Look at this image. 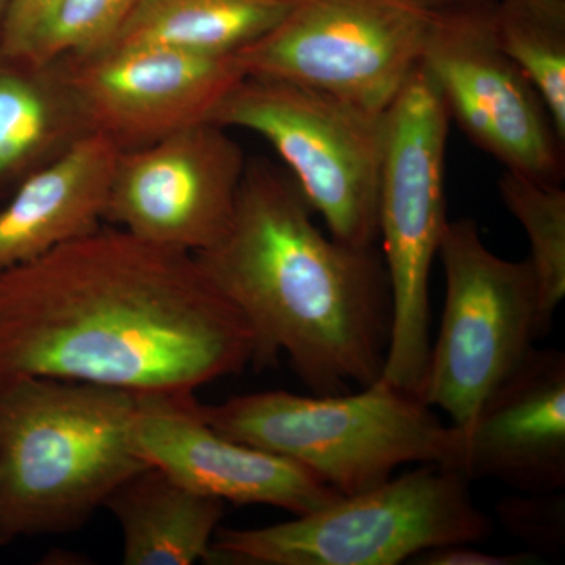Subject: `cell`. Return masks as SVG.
<instances>
[{
	"instance_id": "cell-21",
	"label": "cell",
	"mask_w": 565,
	"mask_h": 565,
	"mask_svg": "<svg viewBox=\"0 0 565 565\" xmlns=\"http://www.w3.org/2000/svg\"><path fill=\"white\" fill-rule=\"evenodd\" d=\"M140 0H61L21 65L51 68L109 46Z\"/></svg>"
},
{
	"instance_id": "cell-5",
	"label": "cell",
	"mask_w": 565,
	"mask_h": 565,
	"mask_svg": "<svg viewBox=\"0 0 565 565\" xmlns=\"http://www.w3.org/2000/svg\"><path fill=\"white\" fill-rule=\"evenodd\" d=\"M492 531L463 475L422 463L289 522L250 530L218 526L206 563L399 565L435 546L478 544Z\"/></svg>"
},
{
	"instance_id": "cell-18",
	"label": "cell",
	"mask_w": 565,
	"mask_h": 565,
	"mask_svg": "<svg viewBox=\"0 0 565 565\" xmlns=\"http://www.w3.org/2000/svg\"><path fill=\"white\" fill-rule=\"evenodd\" d=\"M90 131L55 66L0 71V178L54 159Z\"/></svg>"
},
{
	"instance_id": "cell-26",
	"label": "cell",
	"mask_w": 565,
	"mask_h": 565,
	"mask_svg": "<svg viewBox=\"0 0 565 565\" xmlns=\"http://www.w3.org/2000/svg\"><path fill=\"white\" fill-rule=\"evenodd\" d=\"M10 0H0V22L3 20L7 9H9Z\"/></svg>"
},
{
	"instance_id": "cell-7",
	"label": "cell",
	"mask_w": 565,
	"mask_h": 565,
	"mask_svg": "<svg viewBox=\"0 0 565 565\" xmlns=\"http://www.w3.org/2000/svg\"><path fill=\"white\" fill-rule=\"evenodd\" d=\"M210 121L264 137L330 236L375 247L386 111L375 114L310 85L245 76Z\"/></svg>"
},
{
	"instance_id": "cell-17",
	"label": "cell",
	"mask_w": 565,
	"mask_h": 565,
	"mask_svg": "<svg viewBox=\"0 0 565 565\" xmlns=\"http://www.w3.org/2000/svg\"><path fill=\"white\" fill-rule=\"evenodd\" d=\"M292 3L294 0H140L107 47L147 44L203 55H236L274 29Z\"/></svg>"
},
{
	"instance_id": "cell-3",
	"label": "cell",
	"mask_w": 565,
	"mask_h": 565,
	"mask_svg": "<svg viewBox=\"0 0 565 565\" xmlns=\"http://www.w3.org/2000/svg\"><path fill=\"white\" fill-rule=\"evenodd\" d=\"M141 396L50 377L0 381V545L70 533L148 463Z\"/></svg>"
},
{
	"instance_id": "cell-8",
	"label": "cell",
	"mask_w": 565,
	"mask_h": 565,
	"mask_svg": "<svg viewBox=\"0 0 565 565\" xmlns=\"http://www.w3.org/2000/svg\"><path fill=\"white\" fill-rule=\"evenodd\" d=\"M438 256L445 307L419 397L465 430L545 337L537 281L527 259L508 262L489 250L473 218L446 223Z\"/></svg>"
},
{
	"instance_id": "cell-19",
	"label": "cell",
	"mask_w": 565,
	"mask_h": 565,
	"mask_svg": "<svg viewBox=\"0 0 565 565\" xmlns=\"http://www.w3.org/2000/svg\"><path fill=\"white\" fill-rule=\"evenodd\" d=\"M493 31L533 82L565 143V0H497Z\"/></svg>"
},
{
	"instance_id": "cell-24",
	"label": "cell",
	"mask_w": 565,
	"mask_h": 565,
	"mask_svg": "<svg viewBox=\"0 0 565 565\" xmlns=\"http://www.w3.org/2000/svg\"><path fill=\"white\" fill-rule=\"evenodd\" d=\"M473 544H449L424 550L412 557V565H527L537 563L535 553L493 555L473 548Z\"/></svg>"
},
{
	"instance_id": "cell-22",
	"label": "cell",
	"mask_w": 565,
	"mask_h": 565,
	"mask_svg": "<svg viewBox=\"0 0 565 565\" xmlns=\"http://www.w3.org/2000/svg\"><path fill=\"white\" fill-rule=\"evenodd\" d=\"M505 530L534 548L557 555L565 545V497L556 492H520L497 505Z\"/></svg>"
},
{
	"instance_id": "cell-11",
	"label": "cell",
	"mask_w": 565,
	"mask_h": 565,
	"mask_svg": "<svg viewBox=\"0 0 565 565\" xmlns=\"http://www.w3.org/2000/svg\"><path fill=\"white\" fill-rule=\"evenodd\" d=\"M247 158L226 128L193 122L121 150L104 221L147 243L200 253L228 232Z\"/></svg>"
},
{
	"instance_id": "cell-1",
	"label": "cell",
	"mask_w": 565,
	"mask_h": 565,
	"mask_svg": "<svg viewBox=\"0 0 565 565\" xmlns=\"http://www.w3.org/2000/svg\"><path fill=\"white\" fill-rule=\"evenodd\" d=\"M256 340L193 253L103 228L0 273V381L50 377L192 396Z\"/></svg>"
},
{
	"instance_id": "cell-25",
	"label": "cell",
	"mask_w": 565,
	"mask_h": 565,
	"mask_svg": "<svg viewBox=\"0 0 565 565\" xmlns=\"http://www.w3.org/2000/svg\"><path fill=\"white\" fill-rule=\"evenodd\" d=\"M424 9L430 11H445L456 9H467V7L486 6V3H493L497 0H415Z\"/></svg>"
},
{
	"instance_id": "cell-4",
	"label": "cell",
	"mask_w": 565,
	"mask_h": 565,
	"mask_svg": "<svg viewBox=\"0 0 565 565\" xmlns=\"http://www.w3.org/2000/svg\"><path fill=\"white\" fill-rule=\"evenodd\" d=\"M199 414L232 440L302 465L343 497L384 484L403 465L451 468L456 457V427L422 397L381 382L326 396L243 394L199 403Z\"/></svg>"
},
{
	"instance_id": "cell-23",
	"label": "cell",
	"mask_w": 565,
	"mask_h": 565,
	"mask_svg": "<svg viewBox=\"0 0 565 565\" xmlns=\"http://www.w3.org/2000/svg\"><path fill=\"white\" fill-rule=\"evenodd\" d=\"M61 0H10L0 22V55L22 63Z\"/></svg>"
},
{
	"instance_id": "cell-2",
	"label": "cell",
	"mask_w": 565,
	"mask_h": 565,
	"mask_svg": "<svg viewBox=\"0 0 565 565\" xmlns=\"http://www.w3.org/2000/svg\"><path fill=\"white\" fill-rule=\"evenodd\" d=\"M291 174L247 161L228 232L195 253L247 319L256 370L286 353L311 393L341 394L381 379L393 305L384 256L327 237Z\"/></svg>"
},
{
	"instance_id": "cell-6",
	"label": "cell",
	"mask_w": 565,
	"mask_h": 565,
	"mask_svg": "<svg viewBox=\"0 0 565 565\" xmlns=\"http://www.w3.org/2000/svg\"><path fill=\"white\" fill-rule=\"evenodd\" d=\"M449 114L422 65L386 110L379 237L392 289V333L381 384L419 397L430 352L429 278L446 223Z\"/></svg>"
},
{
	"instance_id": "cell-10",
	"label": "cell",
	"mask_w": 565,
	"mask_h": 565,
	"mask_svg": "<svg viewBox=\"0 0 565 565\" xmlns=\"http://www.w3.org/2000/svg\"><path fill=\"white\" fill-rule=\"evenodd\" d=\"M493 6L435 11L419 65L482 151L505 170L561 184L564 141L533 82L498 44Z\"/></svg>"
},
{
	"instance_id": "cell-12",
	"label": "cell",
	"mask_w": 565,
	"mask_h": 565,
	"mask_svg": "<svg viewBox=\"0 0 565 565\" xmlns=\"http://www.w3.org/2000/svg\"><path fill=\"white\" fill-rule=\"evenodd\" d=\"M54 66L88 129L106 134L121 150L210 120L245 77L236 55L147 44L107 47Z\"/></svg>"
},
{
	"instance_id": "cell-15",
	"label": "cell",
	"mask_w": 565,
	"mask_h": 565,
	"mask_svg": "<svg viewBox=\"0 0 565 565\" xmlns=\"http://www.w3.org/2000/svg\"><path fill=\"white\" fill-rule=\"evenodd\" d=\"M120 154L106 134L87 131L22 182L0 210V273L98 230Z\"/></svg>"
},
{
	"instance_id": "cell-14",
	"label": "cell",
	"mask_w": 565,
	"mask_h": 565,
	"mask_svg": "<svg viewBox=\"0 0 565 565\" xmlns=\"http://www.w3.org/2000/svg\"><path fill=\"white\" fill-rule=\"evenodd\" d=\"M452 470L468 481L493 479L519 492L565 487V355L557 349L527 353L457 429Z\"/></svg>"
},
{
	"instance_id": "cell-9",
	"label": "cell",
	"mask_w": 565,
	"mask_h": 565,
	"mask_svg": "<svg viewBox=\"0 0 565 565\" xmlns=\"http://www.w3.org/2000/svg\"><path fill=\"white\" fill-rule=\"evenodd\" d=\"M434 13L415 0H294L236 58L245 76L310 85L385 114L422 61Z\"/></svg>"
},
{
	"instance_id": "cell-13",
	"label": "cell",
	"mask_w": 565,
	"mask_h": 565,
	"mask_svg": "<svg viewBox=\"0 0 565 565\" xmlns=\"http://www.w3.org/2000/svg\"><path fill=\"white\" fill-rule=\"evenodd\" d=\"M132 438L145 462L223 503L267 504L303 515L341 497L302 465L212 429L193 394L141 396Z\"/></svg>"
},
{
	"instance_id": "cell-16",
	"label": "cell",
	"mask_w": 565,
	"mask_h": 565,
	"mask_svg": "<svg viewBox=\"0 0 565 565\" xmlns=\"http://www.w3.org/2000/svg\"><path fill=\"white\" fill-rule=\"evenodd\" d=\"M104 508L120 525L126 565H192L210 555L225 503L148 465L121 482Z\"/></svg>"
},
{
	"instance_id": "cell-20",
	"label": "cell",
	"mask_w": 565,
	"mask_h": 565,
	"mask_svg": "<svg viewBox=\"0 0 565 565\" xmlns=\"http://www.w3.org/2000/svg\"><path fill=\"white\" fill-rule=\"evenodd\" d=\"M501 199L522 223L530 241V262L539 291L544 333L565 297V191L561 184L535 181L505 170L498 181Z\"/></svg>"
}]
</instances>
